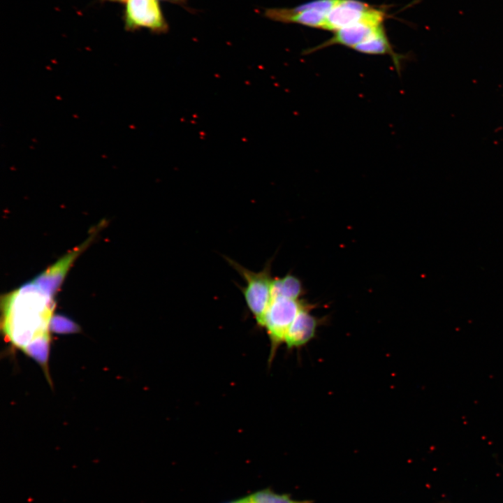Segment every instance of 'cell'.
<instances>
[{"label":"cell","instance_id":"6da1fadb","mask_svg":"<svg viewBox=\"0 0 503 503\" xmlns=\"http://www.w3.org/2000/svg\"><path fill=\"white\" fill-rule=\"evenodd\" d=\"M52 296L33 282L9 293L2 300L6 336L18 347L46 340L53 311Z\"/></svg>","mask_w":503,"mask_h":503},{"label":"cell","instance_id":"7a4b0ae2","mask_svg":"<svg viewBox=\"0 0 503 503\" xmlns=\"http://www.w3.org/2000/svg\"><path fill=\"white\" fill-rule=\"evenodd\" d=\"M246 282L241 291L247 307L254 316L258 325L262 326L265 315L272 302V282L270 263H266L259 272L252 271L236 261L226 258Z\"/></svg>","mask_w":503,"mask_h":503},{"label":"cell","instance_id":"3957f363","mask_svg":"<svg viewBox=\"0 0 503 503\" xmlns=\"http://www.w3.org/2000/svg\"><path fill=\"white\" fill-rule=\"evenodd\" d=\"M306 305L299 299H272L262 327L267 330L273 347L285 342L291 326L300 311Z\"/></svg>","mask_w":503,"mask_h":503},{"label":"cell","instance_id":"277c9868","mask_svg":"<svg viewBox=\"0 0 503 503\" xmlns=\"http://www.w3.org/2000/svg\"><path fill=\"white\" fill-rule=\"evenodd\" d=\"M385 13L356 0H340L326 16L325 29L335 31L362 21L383 22Z\"/></svg>","mask_w":503,"mask_h":503},{"label":"cell","instance_id":"5b68a950","mask_svg":"<svg viewBox=\"0 0 503 503\" xmlns=\"http://www.w3.org/2000/svg\"><path fill=\"white\" fill-rule=\"evenodd\" d=\"M126 22L129 29L149 28L156 32L166 24L156 0H126Z\"/></svg>","mask_w":503,"mask_h":503},{"label":"cell","instance_id":"8992f818","mask_svg":"<svg viewBox=\"0 0 503 503\" xmlns=\"http://www.w3.org/2000/svg\"><path fill=\"white\" fill-rule=\"evenodd\" d=\"M383 29L382 22L362 21L335 31L332 38L308 52H312L333 45H344L353 49Z\"/></svg>","mask_w":503,"mask_h":503},{"label":"cell","instance_id":"52a82bcc","mask_svg":"<svg viewBox=\"0 0 503 503\" xmlns=\"http://www.w3.org/2000/svg\"><path fill=\"white\" fill-rule=\"evenodd\" d=\"M89 242L88 240L83 245L68 253L32 282L52 296L60 286L72 263L85 249Z\"/></svg>","mask_w":503,"mask_h":503},{"label":"cell","instance_id":"ba28073f","mask_svg":"<svg viewBox=\"0 0 503 503\" xmlns=\"http://www.w3.org/2000/svg\"><path fill=\"white\" fill-rule=\"evenodd\" d=\"M268 17L282 22L298 23L314 28L325 29L327 15L312 9L298 7L291 9L273 8L266 12Z\"/></svg>","mask_w":503,"mask_h":503},{"label":"cell","instance_id":"9c48e42d","mask_svg":"<svg viewBox=\"0 0 503 503\" xmlns=\"http://www.w3.org/2000/svg\"><path fill=\"white\" fill-rule=\"evenodd\" d=\"M317 326V319L309 313V307L306 305L296 317L284 342L289 348L305 345L314 336Z\"/></svg>","mask_w":503,"mask_h":503},{"label":"cell","instance_id":"30bf717a","mask_svg":"<svg viewBox=\"0 0 503 503\" xmlns=\"http://www.w3.org/2000/svg\"><path fill=\"white\" fill-rule=\"evenodd\" d=\"M353 50L366 54L390 55L395 66L398 73H400L402 57L395 54L393 50L384 29L359 44L355 47Z\"/></svg>","mask_w":503,"mask_h":503},{"label":"cell","instance_id":"8fae6325","mask_svg":"<svg viewBox=\"0 0 503 503\" xmlns=\"http://www.w3.org/2000/svg\"><path fill=\"white\" fill-rule=\"evenodd\" d=\"M302 293V283L294 275L288 274L283 277L272 279V299L276 298L299 299Z\"/></svg>","mask_w":503,"mask_h":503},{"label":"cell","instance_id":"7c38bea8","mask_svg":"<svg viewBox=\"0 0 503 503\" xmlns=\"http://www.w3.org/2000/svg\"><path fill=\"white\" fill-rule=\"evenodd\" d=\"M252 503H312L311 500L293 499L288 494H280L269 488L257 490L249 495Z\"/></svg>","mask_w":503,"mask_h":503},{"label":"cell","instance_id":"4fadbf2b","mask_svg":"<svg viewBox=\"0 0 503 503\" xmlns=\"http://www.w3.org/2000/svg\"><path fill=\"white\" fill-rule=\"evenodd\" d=\"M225 503H252L249 495L243 497L242 498H238L236 500H233Z\"/></svg>","mask_w":503,"mask_h":503}]
</instances>
